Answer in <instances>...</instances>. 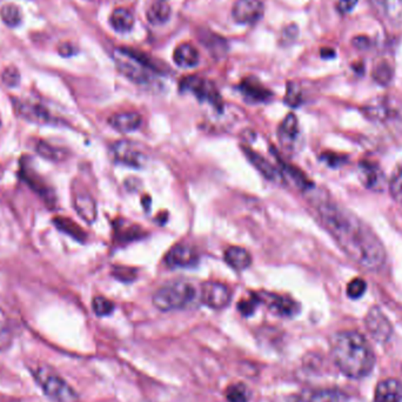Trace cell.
<instances>
[{
	"mask_svg": "<svg viewBox=\"0 0 402 402\" xmlns=\"http://www.w3.org/2000/svg\"><path fill=\"white\" fill-rule=\"evenodd\" d=\"M0 124H1V121H0Z\"/></svg>",
	"mask_w": 402,
	"mask_h": 402,
	"instance_id": "46",
	"label": "cell"
},
{
	"mask_svg": "<svg viewBox=\"0 0 402 402\" xmlns=\"http://www.w3.org/2000/svg\"><path fill=\"white\" fill-rule=\"evenodd\" d=\"M113 59L118 69L126 78L140 85L151 83L152 74L157 71L155 66L147 62L144 55H138L126 48L114 50Z\"/></svg>",
	"mask_w": 402,
	"mask_h": 402,
	"instance_id": "4",
	"label": "cell"
},
{
	"mask_svg": "<svg viewBox=\"0 0 402 402\" xmlns=\"http://www.w3.org/2000/svg\"><path fill=\"white\" fill-rule=\"evenodd\" d=\"M13 341V330L10 320L4 311L0 310V352L10 347Z\"/></svg>",
	"mask_w": 402,
	"mask_h": 402,
	"instance_id": "29",
	"label": "cell"
},
{
	"mask_svg": "<svg viewBox=\"0 0 402 402\" xmlns=\"http://www.w3.org/2000/svg\"><path fill=\"white\" fill-rule=\"evenodd\" d=\"M357 176L364 187L372 192H382L386 187L385 173L375 162L364 160L359 164Z\"/></svg>",
	"mask_w": 402,
	"mask_h": 402,
	"instance_id": "10",
	"label": "cell"
},
{
	"mask_svg": "<svg viewBox=\"0 0 402 402\" xmlns=\"http://www.w3.org/2000/svg\"><path fill=\"white\" fill-rule=\"evenodd\" d=\"M357 4V0H339L337 1V10L341 13H350Z\"/></svg>",
	"mask_w": 402,
	"mask_h": 402,
	"instance_id": "41",
	"label": "cell"
},
{
	"mask_svg": "<svg viewBox=\"0 0 402 402\" xmlns=\"http://www.w3.org/2000/svg\"><path fill=\"white\" fill-rule=\"evenodd\" d=\"M59 53L62 57H71L74 53V48L71 44H62L59 48Z\"/></svg>",
	"mask_w": 402,
	"mask_h": 402,
	"instance_id": "44",
	"label": "cell"
},
{
	"mask_svg": "<svg viewBox=\"0 0 402 402\" xmlns=\"http://www.w3.org/2000/svg\"><path fill=\"white\" fill-rule=\"evenodd\" d=\"M364 325L369 335L380 344H385L392 337V323L379 307H372L368 311L364 318Z\"/></svg>",
	"mask_w": 402,
	"mask_h": 402,
	"instance_id": "8",
	"label": "cell"
},
{
	"mask_svg": "<svg viewBox=\"0 0 402 402\" xmlns=\"http://www.w3.org/2000/svg\"><path fill=\"white\" fill-rule=\"evenodd\" d=\"M323 159L327 162V165L330 166H339L345 162L344 157L341 155H333V153H325L323 155Z\"/></svg>",
	"mask_w": 402,
	"mask_h": 402,
	"instance_id": "42",
	"label": "cell"
},
{
	"mask_svg": "<svg viewBox=\"0 0 402 402\" xmlns=\"http://www.w3.org/2000/svg\"><path fill=\"white\" fill-rule=\"evenodd\" d=\"M73 203L82 219L89 223H94L96 219V203L89 193L76 192Z\"/></svg>",
	"mask_w": 402,
	"mask_h": 402,
	"instance_id": "20",
	"label": "cell"
},
{
	"mask_svg": "<svg viewBox=\"0 0 402 402\" xmlns=\"http://www.w3.org/2000/svg\"><path fill=\"white\" fill-rule=\"evenodd\" d=\"M260 303L258 296L253 294L250 299L241 300L240 303H238V310L245 316H250L255 313V308Z\"/></svg>",
	"mask_w": 402,
	"mask_h": 402,
	"instance_id": "38",
	"label": "cell"
},
{
	"mask_svg": "<svg viewBox=\"0 0 402 402\" xmlns=\"http://www.w3.org/2000/svg\"><path fill=\"white\" fill-rule=\"evenodd\" d=\"M242 152L252 165L255 166V169H258L259 172L262 173L266 179L273 182H281L284 180L282 173L277 167L272 165L265 157H262V155H259L247 146L242 147Z\"/></svg>",
	"mask_w": 402,
	"mask_h": 402,
	"instance_id": "14",
	"label": "cell"
},
{
	"mask_svg": "<svg viewBox=\"0 0 402 402\" xmlns=\"http://www.w3.org/2000/svg\"><path fill=\"white\" fill-rule=\"evenodd\" d=\"M111 155L117 164L133 167V169H140L145 165V160H146L144 152L141 151L140 147L128 140H119L114 143L111 147Z\"/></svg>",
	"mask_w": 402,
	"mask_h": 402,
	"instance_id": "7",
	"label": "cell"
},
{
	"mask_svg": "<svg viewBox=\"0 0 402 402\" xmlns=\"http://www.w3.org/2000/svg\"><path fill=\"white\" fill-rule=\"evenodd\" d=\"M37 151H38L39 155L44 157V158L50 159V160H53V162H59V160H62L65 158L66 152L62 148L53 147L51 145L48 144V143H44V141H40L37 145Z\"/></svg>",
	"mask_w": 402,
	"mask_h": 402,
	"instance_id": "32",
	"label": "cell"
},
{
	"mask_svg": "<svg viewBox=\"0 0 402 402\" xmlns=\"http://www.w3.org/2000/svg\"><path fill=\"white\" fill-rule=\"evenodd\" d=\"M225 262L235 271H245L251 266L252 255L247 250L233 246L225 252Z\"/></svg>",
	"mask_w": 402,
	"mask_h": 402,
	"instance_id": "23",
	"label": "cell"
},
{
	"mask_svg": "<svg viewBox=\"0 0 402 402\" xmlns=\"http://www.w3.org/2000/svg\"><path fill=\"white\" fill-rule=\"evenodd\" d=\"M402 382L396 379H385L379 382L374 393V402H401Z\"/></svg>",
	"mask_w": 402,
	"mask_h": 402,
	"instance_id": "16",
	"label": "cell"
},
{
	"mask_svg": "<svg viewBox=\"0 0 402 402\" xmlns=\"http://www.w3.org/2000/svg\"><path fill=\"white\" fill-rule=\"evenodd\" d=\"M196 289L191 282L178 280L164 285L153 296V305L162 312L182 310L194 303Z\"/></svg>",
	"mask_w": 402,
	"mask_h": 402,
	"instance_id": "3",
	"label": "cell"
},
{
	"mask_svg": "<svg viewBox=\"0 0 402 402\" xmlns=\"http://www.w3.org/2000/svg\"><path fill=\"white\" fill-rule=\"evenodd\" d=\"M373 79L380 85H389L393 79V69L392 66L387 64V62H380L378 65L375 66L373 69Z\"/></svg>",
	"mask_w": 402,
	"mask_h": 402,
	"instance_id": "31",
	"label": "cell"
},
{
	"mask_svg": "<svg viewBox=\"0 0 402 402\" xmlns=\"http://www.w3.org/2000/svg\"><path fill=\"white\" fill-rule=\"evenodd\" d=\"M113 275L121 281L130 282L135 279V269L130 267H114Z\"/></svg>",
	"mask_w": 402,
	"mask_h": 402,
	"instance_id": "40",
	"label": "cell"
},
{
	"mask_svg": "<svg viewBox=\"0 0 402 402\" xmlns=\"http://www.w3.org/2000/svg\"><path fill=\"white\" fill-rule=\"evenodd\" d=\"M173 59L177 65L180 67H185V69L194 67L198 65L200 60L199 51L193 45L185 43V44L179 45L178 48L174 50Z\"/></svg>",
	"mask_w": 402,
	"mask_h": 402,
	"instance_id": "22",
	"label": "cell"
},
{
	"mask_svg": "<svg viewBox=\"0 0 402 402\" xmlns=\"http://www.w3.org/2000/svg\"><path fill=\"white\" fill-rule=\"evenodd\" d=\"M257 296L260 303H265L269 307V310L278 316L291 318L299 313V303L289 296H278V294H271V293H262Z\"/></svg>",
	"mask_w": 402,
	"mask_h": 402,
	"instance_id": "13",
	"label": "cell"
},
{
	"mask_svg": "<svg viewBox=\"0 0 402 402\" xmlns=\"http://www.w3.org/2000/svg\"><path fill=\"white\" fill-rule=\"evenodd\" d=\"M200 299L210 308L223 310L230 303V289L220 282H203L201 289H200Z\"/></svg>",
	"mask_w": 402,
	"mask_h": 402,
	"instance_id": "9",
	"label": "cell"
},
{
	"mask_svg": "<svg viewBox=\"0 0 402 402\" xmlns=\"http://www.w3.org/2000/svg\"><path fill=\"white\" fill-rule=\"evenodd\" d=\"M366 289H367V285L364 280L360 278L353 279L347 285V296L351 299H359L364 296Z\"/></svg>",
	"mask_w": 402,
	"mask_h": 402,
	"instance_id": "37",
	"label": "cell"
},
{
	"mask_svg": "<svg viewBox=\"0 0 402 402\" xmlns=\"http://www.w3.org/2000/svg\"><path fill=\"white\" fill-rule=\"evenodd\" d=\"M298 402H348V396L339 389H318L305 393Z\"/></svg>",
	"mask_w": 402,
	"mask_h": 402,
	"instance_id": "21",
	"label": "cell"
},
{
	"mask_svg": "<svg viewBox=\"0 0 402 402\" xmlns=\"http://www.w3.org/2000/svg\"><path fill=\"white\" fill-rule=\"evenodd\" d=\"M264 12L262 0H237L232 9L234 21L239 24H255L262 19Z\"/></svg>",
	"mask_w": 402,
	"mask_h": 402,
	"instance_id": "11",
	"label": "cell"
},
{
	"mask_svg": "<svg viewBox=\"0 0 402 402\" xmlns=\"http://www.w3.org/2000/svg\"><path fill=\"white\" fill-rule=\"evenodd\" d=\"M332 355L337 368L352 379L367 376L374 367L375 355L371 345L355 330H345L334 335Z\"/></svg>",
	"mask_w": 402,
	"mask_h": 402,
	"instance_id": "2",
	"label": "cell"
},
{
	"mask_svg": "<svg viewBox=\"0 0 402 402\" xmlns=\"http://www.w3.org/2000/svg\"><path fill=\"white\" fill-rule=\"evenodd\" d=\"M110 24L114 31L126 33L131 31L134 26V16L128 9H116L111 14Z\"/></svg>",
	"mask_w": 402,
	"mask_h": 402,
	"instance_id": "26",
	"label": "cell"
},
{
	"mask_svg": "<svg viewBox=\"0 0 402 402\" xmlns=\"http://www.w3.org/2000/svg\"><path fill=\"white\" fill-rule=\"evenodd\" d=\"M180 89L185 92L193 93L203 103L211 104L218 112L223 111L220 93L210 80L196 76L187 77L180 82Z\"/></svg>",
	"mask_w": 402,
	"mask_h": 402,
	"instance_id": "6",
	"label": "cell"
},
{
	"mask_svg": "<svg viewBox=\"0 0 402 402\" xmlns=\"http://www.w3.org/2000/svg\"><path fill=\"white\" fill-rule=\"evenodd\" d=\"M299 134L298 118L294 114L289 113L279 126L278 137L282 147L285 148L286 151L292 150L299 138Z\"/></svg>",
	"mask_w": 402,
	"mask_h": 402,
	"instance_id": "15",
	"label": "cell"
},
{
	"mask_svg": "<svg viewBox=\"0 0 402 402\" xmlns=\"http://www.w3.org/2000/svg\"><path fill=\"white\" fill-rule=\"evenodd\" d=\"M1 78H3L4 84L9 87L17 86L21 82V74L16 67H7L4 71Z\"/></svg>",
	"mask_w": 402,
	"mask_h": 402,
	"instance_id": "39",
	"label": "cell"
},
{
	"mask_svg": "<svg viewBox=\"0 0 402 402\" xmlns=\"http://www.w3.org/2000/svg\"><path fill=\"white\" fill-rule=\"evenodd\" d=\"M285 103L292 107H298L303 103V93L296 84H289L285 96Z\"/></svg>",
	"mask_w": 402,
	"mask_h": 402,
	"instance_id": "36",
	"label": "cell"
},
{
	"mask_svg": "<svg viewBox=\"0 0 402 402\" xmlns=\"http://www.w3.org/2000/svg\"><path fill=\"white\" fill-rule=\"evenodd\" d=\"M14 107L17 110V113L25 118L26 121H32V123H38V124H48V123L51 121L52 118L48 110L38 105V104H31L28 103V101L17 100L14 103Z\"/></svg>",
	"mask_w": 402,
	"mask_h": 402,
	"instance_id": "17",
	"label": "cell"
},
{
	"mask_svg": "<svg viewBox=\"0 0 402 402\" xmlns=\"http://www.w3.org/2000/svg\"><path fill=\"white\" fill-rule=\"evenodd\" d=\"M353 45H354V48H360V50H366V48L371 46V40L366 38V37H357V38L353 40Z\"/></svg>",
	"mask_w": 402,
	"mask_h": 402,
	"instance_id": "43",
	"label": "cell"
},
{
	"mask_svg": "<svg viewBox=\"0 0 402 402\" xmlns=\"http://www.w3.org/2000/svg\"><path fill=\"white\" fill-rule=\"evenodd\" d=\"M0 17L9 28H17L23 21L21 7L16 4H6L0 10Z\"/></svg>",
	"mask_w": 402,
	"mask_h": 402,
	"instance_id": "28",
	"label": "cell"
},
{
	"mask_svg": "<svg viewBox=\"0 0 402 402\" xmlns=\"http://www.w3.org/2000/svg\"><path fill=\"white\" fill-rule=\"evenodd\" d=\"M310 201L323 226L335 239L345 255L364 269L378 272L386 264L381 241L355 214L334 203L316 189L308 192Z\"/></svg>",
	"mask_w": 402,
	"mask_h": 402,
	"instance_id": "1",
	"label": "cell"
},
{
	"mask_svg": "<svg viewBox=\"0 0 402 402\" xmlns=\"http://www.w3.org/2000/svg\"><path fill=\"white\" fill-rule=\"evenodd\" d=\"M171 17V6L167 0H155L147 10V21L152 25L160 26L169 21Z\"/></svg>",
	"mask_w": 402,
	"mask_h": 402,
	"instance_id": "25",
	"label": "cell"
},
{
	"mask_svg": "<svg viewBox=\"0 0 402 402\" xmlns=\"http://www.w3.org/2000/svg\"><path fill=\"white\" fill-rule=\"evenodd\" d=\"M141 116L137 112H119V113L111 116L108 119V124L119 132L135 131L140 128Z\"/></svg>",
	"mask_w": 402,
	"mask_h": 402,
	"instance_id": "19",
	"label": "cell"
},
{
	"mask_svg": "<svg viewBox=\"0 0 402 402\" xmlns=\"http://www.w3.org/2000/svg\"><path fill=\"white\" fill-rule=\"evenodd\" d=\"M32 374L50 399L55 402H78V396L74 389L50 368L35 366Z\"/></svg>",
	"mask_w": 402,
	"mask_h": 402,
	"instance_id": "5",
	"label": "cell"
},
{
	"mask_svg": "<svg viewBox=\"0 0 402 402\" xmlns=\"http://www.w3.org/2000/svg\"><path fill=\"white\" fill-rule=\"evenodd\" d=\"M242 96L253 103H264L272 96V92L255 78H246L239 86Z\"/></svg>",
	"mask_w": 402,
	"mask_h": 402,
	"instance_id": "18",
	"label": "cell"
},
{
	"mask_svg": "<svg viewBox=\"0 0 402 402\" xmlns=\"http://www.w3.org/2000/svg\"><path fill=\"white\" fill-rule=\"evenodd\" d=\"M364 114L373 121H386L393 118V111L386 100H376L364 108Z\"/></svg>",
	"mask_w": 402,
	"mask_h": 402,
	"instance_id": "27",
	"label": "cell"
},
{
	"mask_svg": "<svg viewBox=\"0 0 402 402\" xmlns=\"http://www.w3.org/2000/svg\"><path fill=\"white\" fill-rule=\"evenodd\" d=\"M226 398L230 402H248L250 392L242 384H235L227 389Z\"/></svg>",
	"mask_w": 402,
	"mask_h": 402,
	"instance_id": "33",
	"label": "cell"
},
{
	"mask_svg": "<svg viewBox=\"0 0 402 402\" xmlns=\"http://www.w3.org/2000/svg\"><path fill=\"white\" fill-rule=\"evenodd\" d=\"M389 187L393 199L398 203H402V164L396 169V172L393 173Z\"/></svg>",
	"mask_w": 402,
	"mask_h": 402,
	"instance_id": "34",
	"label": "cell"
},
{
	"mask_svg": "<svg viewBox=\"0 0 402 402\" xmlns=\"http://www.w3.org/2000/svg\"><path fill=\"white\" fill-rule=\"evenodd\" d=\"M92 308L98 316H110L114 311V303L104 296H96L92 301Z\"/></svg>",
	"mask_w": 402,
	"mask_h": 402,
	"instance_id": "35",
	"label": "cell"
},
{
	"mask_svg": "<svg viewBox=\"0 0 402 402\" xmlns=\"http://www.w3.org/2000/svg\"><path fill=\"white\" fill-rule=\"evenodd\" d=\"M55 225L58 227L59 230L65 232L71 237L74 238L77 240H84L86 238V234L80 228L76 223H73L71 219L67 218H55Z\"/></svg>",
	"mask_w": 402,
	"mask_h": 402,
	"instance_id": "30",
	"label": "cell"
},
{
	"mask_svg": "<svg viewBox=\"0 0 402 402\" xmlns=\"http://www.w3.org/2000/svg\"><path fill=\"white\" fill-rule=\"evenodd\" d=\"M379 16L387 21H396L402 17V0H371Z\"/></svg>",
	"mask_w": 402,
	"mask_h": 402,
	"instance_id": "24",
	"label": "cell"
},
{
	"mask_svg": "<svg viewBox=\"0 0 402 402\" xmlns=\"http://www.w3.org/2000/svg\"><path fill=\"white\" fill-rule=\"evenodd\" d=\"M199 262V255L191 245L178 244L173 246L165 257V264L172 268L194 267Z\"/></svg>",
	"mask_w": 402,
	"mask_h": 402,
	"instance_id": "12",
	"label": "cell"
},
{
	"mask_svg": "<svg viewBox=\"0 0 402 402\" xmlns=\"http://www.w3.org/2000/svg\"><path fill=\"white\" fill-rule=\"evenodd\" d=\"M334 55H335V52L333 50H330V48L321 50V57L323 58H334Z\"/></svg>",
	"mask_w": 402,
	"mask_h": 402,
	"instance_id": "45",
	"label": "cell"
}]
</instances>
